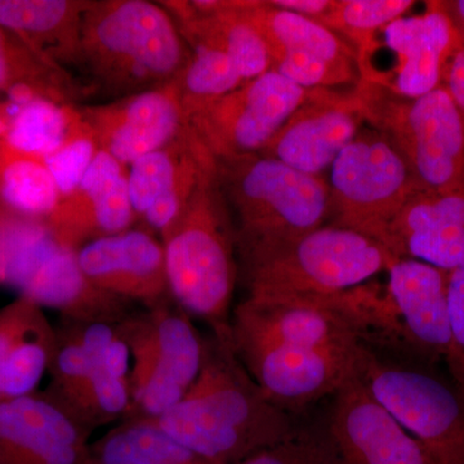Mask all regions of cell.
Masks as SVG:
<instances>
[{
	"label": "cell",
	"instance_id": "19",
	"mask_svg": "<svg viewBox=\"0 0 464 464\" xmlns=\"http://www.w3.org/2000/svg\"><path fill=\"white\" fill-rule=\"evenodd\" d=\"M85 276L97 288L148 308L163 306L169 292L163 244L143 231H124L78 249Z\"/></svg>",
	"mask_w": 464,
	"mask_h": 464
},
{
	"label": "cell",
	"instance_id": "25",
	"mask_svg": "<svg viewBox=\"0 0 464 464\" xmlns=\"http://www.w3.org/2000/svg\"><path fill=\"white\" fill-rule=\"evenodd\" d=\"M81 3L65 0H0V25L14 34L43 61L53 58L72 21L82 17Z\"/></svg>",
	"mask_w": 464,
	"mask_h": 464
},
{
	"label": "cell",
	"instance_id": "21",
	"mask_svg": "<svg viewBox=\"0 0 464 464\" xmlns=\"http://www.w3.org/2000/svg\"><path fill=\"white\" fill-rule=\"evenodd\" d=\"M185 118L179 84L141 92L130 99L90 111L91 132L121 164L167 148Z\"/></svg>",
	"mask_w": 464,
	"mask_h": 464
},
{
	"label": "cell",
	"instance_id": "9",
	"mask_svg": "<svg viewBox=\"0 0 464 464\" xmlns=\"http://www.w3.org/2000/svg\"><path fill=\"white\" fill-rule=\"evenodd\" d=\"M130 351V420H152L181 401L203 364L204 341L185 313L163 304L118 323Z\"/></svg>",
	"mask_w": 464,
	"mask_h": 464
},
{
	"label": "cell",
	"instance_id": "8",
	"mask_svg": "<svg viewBox=\"0 0 464 464\" xmlns=\"http://www.w3.org/2000/svg\"><path fill=\"white\" fill-rule=\"evenodd\" d=\"M221 163L222 179L239 216V246L299 237L322 227L331 216V191L322 176L259 154Z\"/></svg>",
	"mask_w": 464,
	"mask_h": 464
},
{
	"label": "cell",
	"instance_id": "18",
	"mask_svg": "<svg viewBox=\"0 0 464 464\" xmlns=\"http://www.w3.org/2000/svg\"><path fill=\"white\" fill-rule=\"evenodd\" d=\"M392 65L375 79L400 96L415 99L441 85L449 58L459 45L456 30L438 2L420 16H402L377 33Z\"/></svg>",
	"mask_w": 464,
	"mask_h": 464
},
{
	"label": "cell",
	"instance_id": "32",
	"mask_svg": "<svg viewBox=\"0 0 464 464\" xmlns=\"http://www.w3.org/2000/svg\"><path fill=\"white\" fill-rule=\"evenodd\" d=\"M93 368V362L74 338L69 334L63 340L58 338L50 368L53 378L52 398L67 408L84 389Z\"/></svg>",
	"mask_w": 464,
	"mask_h": 464
},
{
	"label": "cell",
	"instance_id": "15",
	"mask_svg": "<svg viewBox=\"0 0 464 464\" xmlns=\"http://www.w3.org/2000/svg\"><path fill=\"white\" fill-rule=\"evenodd\" d=\"M355 91L313 90L306 102L275 134L259 155L301 172L322 176L364 128Z\"/></svg>",
	"mask_w": 464,
	"mask_h": 464
},
{
	"label": "cell",
	"instance_id": "30",
	"mask_svg": "<svg viewBox=\"0 0 464 464\" xmlns=\"http://www.w3.org/2000/svg\"><path fill=\"white\" fill-rule=\"evenodd\" d=\"M239 464H344L326 430H299L292 438L253 454Z\"/></svg>",
	"mask_w": 464,
	"mask_h": 464
},
{
	"label": "cell",
	"instance_id": "29",
	"mask_svg": "<svg viewBox=\"0 0 464 464\" xmlns=\"http://www.w3.org/2000/svg\"><path fill=\"white\" fill-rule=\"evenodd\" d=\"M413 5L411 0H335L324 26L346 39L359 56L375 34L405 16Z\"/></svg>",
	"mask_w": 464,
	"mask_h": 464
},
{
	"label": "cell",
	"instance_id": "16",
	"mask_svg": "<svg viewBox=\"0 0 464 464\" xmlns=\"http://www.w3.org/2000/svg\"><path fill=\"white\" fill-rule=\"evenodd\" d=\"M325 430L344 464H436L357 375L335 393Z\"/></svg>",
	"mask_w": 464,
	"mask_h": 464
},
{
	"label": "cell",
	"instance_id": "5",
	"mask_svg": "<svg viewBox=\"0 0 464 464\" xmlns=\"http://www.w3.org/2000/svg\"><path fill=\"white\" fill-rule=\"evenodd\" d=\"M355 94L365 123L386 137L423 190H464V121L447 88L415 99L360 79Z\"/></svg>",
	"mask_w": 464,
	"mask_h": 464
},
{
	"label": "cell",
	"instance_id": "3",
	"mask_svg": "<svg viewBox=\"0 0 464 464\" xmlns=\"http://www.w3.org/2000/svg\"><path fill=\"white\" fill-rule=\"evenodd\" d=\"M0 285L72 323L118 324L132 314L130 302L88 280L78 250L58 239L45 219L5 210H0Z\"/></svg>",
	"mask_w": 464,
	"mask_h": 464
},
{
	"label": "cell",
	"instance_id": "39",
	"mask_svg": "<svg viewBox=\"0 0 464 464\" xmlns=\"http://www.w3.org/2000/svg\"><path fill=\"white\" fill-rule=\"evenodd\" d=\"M9 127V115L5 102L0 101V142L5 141Z\"/></svg>",
	"mask_w": 464,
	"mask_h": 464
},
{
	"label": "cell",
	"instance_id": "33",
	"mask_svg": "<svg viewBox=\"0 0 464 464\" xmlns=\"http://www.w3.org/2000/svg\"><path fill=\"white\" fill-rule=\"evenodd\" d=\"M449 325L450 342L445 362L453 386L464 400V264L448 275Z\"/></svg>",
	"mask_w": 464,
	"mask_h": 464
},
{
	"label": "cell",
	"instance_id": "36",
	"mask_svg": "<svg viewBox=\"0 0 464 464\" xmlns=\"http://www.w3.org/2000/svg\"><path fill=\"white\" fill-rule=\"evenodd\" d=\"M444 79L447 81V88L451 99L456 102L464 121V45H458L457 50L449 58Z\"/></svg>",
	"mask_w": 464,
	"mask_h": 464
},
{
	"label": "cell",
	"instance_id": "6",
	"mask_svg": "<svg viewBox=\"0 0 464 464\" xmlns=\"http://www.w3.org/2000/svg\"><path fill=\"white\" fill-rule=\"evenodd\" d=\"M232 344L353 347L372 328L395 333L389 301L368 288L326 297L246 298L231 317Z\"/></svg>",
	"mask_w": 464,
	"mask_h": 464
},
{
	"label": "cell",
	"instance_id": "20",
	"mask_svg": "<svg viewBox=\"0 0 464 464\" xmlns=\"http://www.w3.org/2000/svg\"><path fill=\"white\" fill-rule=\"evenodd\" d=\"M387 299L399 335L430 362L447 355L450 342L448 275L413 258H393Z\"/></svg>",
	"mask_w": 464,
	"mask_h": 464
},
{
	"label": "cell",
	"instance_id": "27",
	"mask_svg": "<svg viewBox=\"0 0 464 464\" xmlns=\"http://www.w3.org/2000/svg\"><path fill=\"white\" fill-rule=\"evenodd\" d=\"M58 335L41 313L18 338L0 373V401L33 395L56 353Z\"/></svg>",
	"mask_w": 464,
	"mask_h": 464
},
{
	"label": "cell",
	"instance_id": "2",
	"mask_svg": "<svg viewBox=\"0 0 464 464\" xmlns=\"http://www.w3.org/2000/svg\"><path fill=\"white\" fill-rule=\"evenodd\" d=\"M246 298L326 297L387 271L392 255L377 240L337 225L290 239L241 244Z\"/></svg>",
	"mask_w": 464,
	"mask_h": 464
},
{
	"label": "cell",
	"instance_id": "4",
	"mask_svg": "<svg viewBox=\"0 0 464 464\" xmlns=\"http://www.w3.org/2000/svg\"><path fill=\"white\" fill-rule=\"evenodd\" d=\"M215 173L164 232L163 246L170 295L183 310L209 323L215 334H230L237 237L213 188Z\"/></svg>",
	"mask_w": 464,
	"mask_h": 464
},
{
	"label": "cell",
	"instance_id": "12",
	"mask_svg": "<svg viewBox=\"0 0 464 464\" xmlns=\"http://www.w3.org/2000/svg\"><path fill=\"white\" fill-rule=\"evenodd\" d=\"M311 92L268 70L186 114L194 123L195 139L216 160L246 157L264 150Z\"/></svg>",
	"mask_w": 464,
	"mask_h": 464
},
{
	"label": "cell",
	"instance_id": "17",
	"mask_svg": "<svg viewBox=\"0 0 464 464\" xmlns=\"http://www.w3.org/2000/svg\"><path fill=\"white\" fill-rule=\"evenodd\" d=\"M88 430L52 396L0 401V464H83Z\"/></svg>",
	"mask_w": 464,
	"mask_h": 464
},
{
	"label": "cell",
	"instance_id": "23",
	"mask_svg": "<svg viewBox=\"0 0 464 464\" xmlns=\"http://www.w3.org/2000/svg\"><path fill=\"white\" fill-rule=\"evenodd\" d=\"M83 464H215L155 424L133 418L90 445Z\"/></svg>",
	"mask_w": 464,
	"mask_h": 464
},
{
	"label": "cell",
	"instance_id": "1",
	"mask_svg": "<svg viewBox=\"0 0 464 464\" xmlns=\"http://www.w3.org/2000/svg\"><path fill=\"white\" fill-rule=\"evenodd\" d=\"M146 420L215 464H239L301 430L250 377L231 334L204 342L199 375L181 401Z\"/></svg>",
	"mask_w": 464,
	"mask_h": 464
},
{
	"label": "cell",
	"instance_id": "35",
	"mask_svg": "<svg viewBox=\"0 0 464 464\" xmlns=\"http://www.w3.org/2000/svg\"><path fill=\"white\" fill-rule=\"evenodd\" d=\"M42 310L38 304L20 295L7 306L0 308V373L9 351Z\"/></svg>",
	"mask_w": 464,
	"mask_h": 464
},
{
	"label": "cell",
	"instance_id": "11",
	"mask_svg": "<svg viewBox=\"0 0 464 464\" xmlns=\"http://www.w3.org/2000/svg\"><path fill=\"white\" fill-rule=\"evenodd\" d=\"M357 377L436 464H464V400L430 372L381 360L362 346Z\"/></svg>",
	"mask_w": 464,
	"mask_h": 464
},
{
	"label": "cell",
	"instance_id": "28",
	"mask_svg": "<svg viewBox=\"0 0 464 464\" xmlns=\"http://www.w3.org/2000/svg\"><path fill=\"white\" fill-rule=\"evenodd\" d=\"M246 83L228 54L216 45L198 43L182 72L181 97L186 112L221 99Z\"/></svg>",
	"mask_w": 464,
	"mask_h": 464
},
{
	"label": "cell",
	"instance_id": "13",
	"mask_svg": "<svg viewBox=\"0 0 464 464\" xmlns=\"http://www.w3.org/2000/svg\"><path fill=\"white\" fill-rule=\"evenodd\" d=\"M239 11L264 36L271 70L299 87L334 90L362 79L355 48L322 24L268 2H241Z\"/></svg>",
	"mask_w": 464,
	"mask_h": 464
},
{
	"label": "cell",
	"instance_id": "22",
	"mask_svg": "<svg viewBox=\"0 0 464 464\" xmlns=\"http://www.w3.org/2000/svg\"><path fill=\"white\" fill-rule=\"evenodd\" d=\"M387 250L451 271L464 264V190H417L391 225Z\"/></svg>",
	"mask_w": 464,
	"mask_h": 464
},
{
	"label": "cell",
	"instance_id": "26",
	"mask_svg": "<svg viewBox=\"0 0 464 464\" xmlns=\"http://www.w3.org/2000/svg\"><path fill=\"white\" fill-rule=\"evenodd\" d=\"M9 127L5 142L24 154L44 158L56 151L79 130L69 110L53 100L36 96L25 105L8 109Z\"/></svg>",
	"mask_w": 464,
	"mask_h": 464
},
{
	"label": "cell",
	"instance_id": "7",
	"mask_svg": "<svg viewBox=\"0 0 464 464\" xmlns=\"http://www.w3.org/2000/svg\"><path fill=\"white\" fill-rule=\"evenodd\" d=\"M78 39L92 67L102 78L123 85L164 83L186 67L185 50L172 20L146 0L85 8Z\"/></svg>",
	"mask_w": 464,
	"mask_h": 464
},
{
	"label": "cell",
	"instance_id": "14",
	"mask_svg": "<svg viewBox=\"0 0 464 464\" xmlns=\"http://www.w3.org/2000/svg\"><path fill=\"white\" fill-rule=\"evenodd\" d=\"M364 344L315 348L244 343L232 348L266 398L289 411L334 396L356 377Z\"/></svg>",
	"mask_w": 464,
	"mask_h": 464
},
{
	"label": "cell",
	"instance_id": "37",
	"mask_svg": "<svg viewBox=\"0 0 464 464\" xmlns=\"http://www.w3.org/2000/svg\"><path fill=\"white\" fill-rule=\"evenodd\" d=\"M268 3L274 7L301 14L324 25L334 8L335 0H273Z\"/></svg>",
	"mask_w": 464,
	"mask_h": 464
},
{
	"label": "cell",
	"instance_id": "10",
	"mask_svg": "<svg viewBox=\"0 0 464 464\" xmlns=\"http://www.w3.org/2000/svg\"><path fill=\"white\" fill-rule=\"evenodd\" d=\"M333 225L377 240L387 249L391 225L415 191L420 190L392 143L373 128H362L333 161Z\"/></svg>",
	"mask_w": 464,
	"mask_h": 464
},
{
	"label": "cell",
	"instance_id": "34",
	"mask_svg": "<svg viewBox=\"0 0 464 464\" xmlns=\"http://www.w3.org/2000/svg\"><path fill=\"white\" fill-rule=\"evenodd\" d=\"M123 176L121 161L116 160L106 150L101 149L92 160L81 185L74 194L70 195V200L60 204L69 208L88 206L114 188L115 183Z\"/></svg>",
	"mask_w": 464,
	"mask_h": 464
},
{
	"label": "cell",
	"instance_id": "38",
	"mask_svg": "<svg viewBox=\"0 0 464 464\" xmlns=\"http://www.w3.org/2000/svg\"><path fill=\"white\" fill-rule=\"evenodd\" d=\"M438 3L442 11L447 14L451 25H453L454 30H456L460 44L464 45V0H451V2Z\"/></svg>",
	"mask_w": 464,
	"mask_h": 464
},
{
	"label": "cell",
	"instance_id": "24",
	"mask_svg": "<svg viewBox=\"0 0 464 464\" xmlns=\"http://www.w3.org/2000/svg\"><path fill=\"white\" fill-rule=\"evenodd\" d=\"M60 201V191L43 158L0 142V209L47 219Z\"/></svg>",
	"mask_w": 464,
	"mask_h": 464
},
{
	"label": "cell",
	"instance_id": "31",
	"mask_svg": "<svg viewBox=\"0 0 464 464\" xmlns=\"http://www.w3.org/2000/svg\"><path fill=\"white\" fill-rule=\"evenodd\" d=\"M97 152L93 134L78 132L56 151L43 158L61 197L74 194Z\"/></svg>",
	"mask_w": 464,
	"mask_h": 464
}]
</instances>
